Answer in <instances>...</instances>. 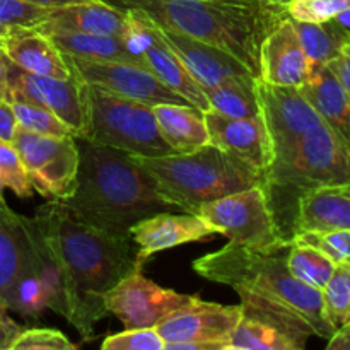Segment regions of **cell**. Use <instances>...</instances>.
I'll use <instances>...</instances> for the list:
<instances>
[{"label": "cell", "instance_id": "obj_25", "mask_svg": "<svg viewBox=\"0 0 350 350\" xmlns=\"http://www.w3.org/2000/svg\"><path fill=\"white\" fill-rule=\"evenodd\" d=\"M325 229L350 231V181L318 188L301 198L296 217V234L301 231Z\"/></svg>", "mask_w": 350, "mask_h": 350}, {"label": "cell", "instance_id": "obj_14", "mask_svg": "<svg viewBox=\"0 0 350 350\" xmlns=\"http://www.w3.org/2000/svg\"><path fill=\"white\" fill-rule=\"evenodd\" d=\"M129 16L130 31L125 41L142 58L144 67L149 68L163 84L183 96L193 108L200 109L202 113L211 111L204 88L195 81L183 62L171 51L161 36L159 27L137 12H129Z\"/></svg>", "mask_w": 350, "mask_h": 350}, {"label": "cell", "instance_id": "obj_50", "mask_svg": "<svg viewBox=\"0 0 350 350\" xmlns=\"http://www.w3.org/2000/svg\"><path fill=\"white\" fill-rule=\"evenodd\" d=\"M0 208H2V211H7V208H10L9 205H7L5 198H0Z\"/></svg>", "mask_w": 350, "mask_h": 350}, {"label": "cell", "instance_id": "obj_16", "mask_svg": "<svg viewBox=\"0 0 350 350\" xmlns=\"http://www.w3.org/2000/svg\"><path fill=\"white\" fill-rule=\"evenodd\" d=\"M311 64L291 17L284 16L260 44L258 79L270 85L301 88L310 79Z\"/></svg>", "mask_w": 350, "mask_h": 350}, {"label": "cell", "instance_id": "obj_40", "mask_svg": "<svg viewBox=\"0 0 350 350\" xmlns=\"http://www.w3.org/2000/svg\"><path fill=\"white\" fill-rule=\"evenodd\" d=\"M16 133L17 122L12 105L7 101H0V140L7 144H12Z\"/></svg>", "mask_w": 350, "mask_h": 350}, {"label": "cell", "instance_id": "obj_1", "mask_svg": "<svg viewBox=\"0 0 350 350\" xmlns=\"http://www.w3.org/2000/svg\"><path fill=\"white\" fill-rule=\"evenodd\" d=\"M31 219L62 269L64 318L84 340H92L96 323L108 314L106 294L142 269L137 245L130 234H113L77 221L58 200L38 208Z\"/></svg>", "mask_w": 350, "mask_h": 350}, {"label": "cell", "instance_id": "obj_31", "mask_svg": "<svg viewBox=\"0 0 350 350\" xmlns=\"http://www.w3.org/2000/svg\"><path fill=\"white\" fill-rule=\"evenodd\" d=\"M321 296L325 318L335 330L350 323V265L335 267Z\"/></svg>", "mask_w": 350, "mask_h": 350}, {"label": "cell", "instance_id": "obj_20", "mask_svg": "<svg viewBox=\"0 0 350 350\" xmlns=\"http://www.w3.org/2000/svg\"><path fill=\"white\" fill-rule=\"evenodd\" d=\"M159 33L171 51L183 62L188 72L204 89L224 84L238 77H256L238 58L221 48L161 27Z\"/></svg>", "mask_w": 350, "mask_h": 350}, {"label": "cell", "instance_id": "obj_23", "mask_svg": "<svg viewBox=\"0 0 350 350\" xmlns=\"http://www.w3.org/2000/svg\"><path fill=\"white\" fill-rule=\"evenodd\" d=\"M0 50L10 64L29 74L57 79H67L72 75L64 53L50 38L34 29H24L5 38L0 43Z\"/></svg>", "mask_w": 350, "mask_h": 350}, {"label": "cell", "instance_id": "obj_28", "mask_svg": "<svg viewBox=\"0 0 350 350\" xmlns=\"http://www.w3.org/2000/svg\"><path fill=\"white\" fill-rule=\"evenodd\" d=\"M255 82L256 77H238L214 88H205L211 111L229 118L262 116Z\"/></svg>", "mask_w": 350, "mask_h": 350}, {"label": "cell", "instance_id": "obj_39", "mask_svg": "<svg viewBox=\"0 0 350 350\" xmlns=\"http://www.w3.org/2000/svg\"><path fill=\"white\" fill-rule=\"evenodd\" d=\"M24 328L10 318L9 308L0 299V350H9Z\"/></svg>", "mask_w": 350, "mask_h": 350}, {"label": "cell", "instance_id": "obj_3", "mask_svg": "<svg viewBox=\"0 0 350 350\" xmlns=\"http://www.w3.org/2000/svg\"><path fill=\"white\" fill-rule=\"evenodd\" d=\"M137 12L157 27L212 44L238 58L258 77L260 44L286 16L284 5L260 0H101Z\"/></svg>", "mask_w": 350, "mask_h": 350}, {"label": "cell", "instance_id": "obj_21", "mask_svg": "<svg viewBox=\"0 0 350 350\" xmlns=\"http://www.w3.org/2000/svg\"><path fill=\"white\" fill-rule=\"evenodd\" d=\"M64 29L77 33L103 34L126 40L130 31V16L125 10H120L101 0L72 3V5L51 9L46 23L34 31Z\"/></svg>", "mask_w": 350, "mask_h": 350}, {"label": "cell", "instance_id": "obj_10", "mask_svg": "<svg viewBox=\"0 0 350 350\" xmlns=\"http://www.w3.org/2000/svg\"><path fill=\"white\" fill-rule=\"evenodd\" d=\"M31 103L43 106L58 116L74 137L88 133V99L85 84L72 72L70 77L57 79L29 74L9 65V103Z\"/></svg>", "mask_w": 350, "mask_h": 350}, {"label": "cell", "instance_id": "obj_33", "mask_svg": "<svg viewBox=\"0 0 350 350\" xmlns=\"http://www.w3.org/2000/svg\"><path fill=\"white\" fill-rule=\"evenodd\" d=\"M306 245L323 253L335 265H350V231L325 229V231H301L294 245Z\"/></svg>", "mask_w": 350, "mask_h": 350}, {"label": "cell", "instance_id": "obj_36", "mask_svg": "<svg viewBox=\"0 0 350 350\" xmlns=\"http://www.w3.org/2000/svg\"><path fill=\"white\" fill-rule=\"evenodd\" d=\"M350 9V0H287L284 10L293 21L321 24L328 23Z\"/></svg>", "mask_w": 350, "mask_h": 350}, {"label": "cell", "instance_id": "obj_43", "mask_svg": "<svg viewBox=\"0 0 350 350\" xmlns=\"http://www.w3.org/2000/svg\"><path fill=\"white\" fill-rule=\"evenodd\" d=\"M9 58L0 50V101L9 103Z\"/></svg>", "mask_w": 350, "mask_h": 350}, {"label": "cell", "instance_id": "obj_47", "mask_svg": "<svg viewBox=\"0 0 350 350\" xmlns=\"http://www.w3.org/2000/svg\"><path fill=\"white\" fill-rule=\"evenodd\" d=\"M19 31H24V29H10V27H5V26H2V24H0V43H2L5 38H9V36H12V34L19 33Z\"/></svg>", "mask_w": 350, "mask_h": 350}, {"label": "cell", "instance_id": "obj_15", "mask_svg": "<svg viewBox=\"0 0 350 350\" xmlns=\"http://www.w3.org/2000/svg\"><path fill=\"white\" fill-rule=\"evenodd\" d=\"M241 320V304L224 306L195 297L190 304L167 314L156 327L166 344H224Z\"/></svg>", "mask_w": 350, "mask_h": 350}, {"label": "cell", "instance_id": "obj_4", "mask_svg": "<svg viewBox=\"0 0 350 350\" xmlns=\"http://www.w3.org/2000/svg\"><path fill=\"white\" fill-rule=\"evenodd\" d=\"M193 270L204 279L231 287L241 304L304 323L320 338L328 340L335 334L325 318L321 291L297 280L286 256L279 253H260L228 243L195 260Z\"/></svg>", "mask_w": 350, "mask_h": 350}, {"label": "cell", "instance_id": "obj_32", "mask_svg": "<svg viewBox=\"0 0 350 350\" xmlns=\"http://www.w3.org/2000/svg\"><path fill=\"white\" fill-rule=\"evenodd\" d=\"M16 115L17 129L27 133H36L44 137H67L74 135L72 130L58 118L55 113L43 106L31 105V103H10Z\"/></svg>", "mask_w": 350, "mask_h": 350}, {"label": "cell", "instance_id": "obj_42", "mask_svg": "<svg viewBox=\"0 0 350 350\" xmlns=\"http://www.w3.org/2000/svg\"><path fill=\"white\" fill-rule=\"evenodd\" d=\"M325 350H350V323L335 330Z\"/></svg>", "mask_w": 350, "mask_h": 350}, {"label": "cell", "instance_id": "obj_19", "mask_svg": "<svg viewBox=\"0 0 350 350\" xmlns=\"http://www.w3.org/2000/svg\"><path fill=\"white\" fill-rule=\"evenodd\" d=\"M204 120L212 146L239 157L265 176L270 164V140L262 116L229 118L205 111Z\"/></svg>", "mask_w": 350, "mask_h": 350}, {"label": "cell", "instance_id": "obj_34", "mask_svg": "<svg viewBox=\"0 0 350 350\" xmlns=\"http://www.w3.org/2000/svg\"><path fill=\"white\" fill-rule=\"evenodd\" d=\"M5 188L21 198H29L34 191L26 170L21 163L19 154L16 152L12 144L0 140V198H3Z\"/></svg>", "mask_w": 350, "mask_h": 350}, {"label": "cell", "instance_id": "obj_44", "mask_svg": "<svg viewBox=\"0 0 350 350\" xmlns=\"http://www.w3.org/2000/svg\"><path fill=\"white\" fill-rule=\"evenodd\" d=\"M224 344H166L164 350H222Z\"/></svg>", "mask_w": 350, "mask_h": 350}, {"label": "cell", "instance_id": "obj_6", "mask_svg": "<svg viewBox=\"0 0 350 350\" xmlns=\"http://www.w3.org/2000/svg\"><path fill=\"white\" fill-rule=\"evenodd\" d=\"M154 178L159 193L181 212L197 214L202 205L263 187V174L239 157L207 144L188 154L135 157Z\"/></svg>", "mask_w": 350, "mask_h": 350}, {"label": "cell", "instance_id": "obj_48", "mask_svg": "<svg viewBox=\"0 0 350 350\" xmlns=\"http://www.w3.org/2000/svg\"><path fill=\"white\" fill-rule=\"evenodd\" d=\"M260 2H263V3H272V5H284V3H286L287 0H260Z\"/></svg>", "mask_w": 350, "mask_h": 350}, {"label": "cell", "instance_id": "obj_30", "mask_svg": "<svg viewBox=\"0 0 350 350\" xmlns=\"http://www.w3.org/2000/svg\"><path fill=\"white\" fill-rule=\"evenodd\" d=\"M286 262L291 273L297 280L318 291H323V287L327 286L332 273H334L335 267H337L318 250L306 245H297V243L289 248Z\"/></svg>", "mask_w": 350, "mask_h": 350}, {"label": "cell", "instance_id": "obj_24", "mask_svg": "<svg viewBox=\"0 0 350 350\" xmlns=\"http://www.w3.org/2000/svg\"><path fill=\"white\" fill-rule=\"evenodd\" d=\"M299 89L314 111L350 144V96L328 65H311L310 79Z\"/></svg>", "mask_w": 350, "mask_h": 350}, {"label": "cell", "instance_id": "obj_8", "mask_svg": "<svg viewBox=\"0 0 350 350\" xmlns=\"http://www.w3.org/2000/svg\"><path fill=\"white\" fill-rule=\"evenodd\" d=\"M198 215L229 243L260 253L289 250L280 236L262 187H253L202 205Z\"/></svg>", "mask_w": 350, "mask_h": 350}, {"label": "cell", "instance_id": "obj_9", "mask_svg": "<svg viewBox=\"0 0 350 350\" xmlns=\"http://www.w3.org/2000/svg\"><path fill=\"white\" fill-rule=\"evenodd\" d=\"M12 147L34 191L48 200H65L74 193L79 147L74 135L44 137L17 129Z\"/></svg>", "mask_w": 350, "mask_h": 350}, {"label": "cell", "instance_id": "obj_49", "mask_svg": "<svg viewBox=\"0 0 350 350\" xmlns=\"http://www.w3.org/2000/svg\"><path fill=\"white\" fill-rule=\"evenodd\" d=\"M222 350H250V349L239 347V345H234V344H228V345H224V347H222Z\"/></svg>", "mask_w": 350, "mask_h": 350}, {"label": "cell", "instance_id": "obj_13", "mask_svg": "<svg viewBox=\"0 0 350 350\" xmlns=\"http://www.w3.org/2000/svg\"><path fill=\"white\" fill-rule=\"evenodd\" d=\"M195 297L164 289L144 277L142 269H137L106 294L105 304L108 314L116 317L123 327L132 330L156 328L167 314L190 304Z\"/></svg>", "mask_w": 350, "mask_h": 350}, {"label": "cell", "instance_id": "obj_12", "mask_svg": "<svg viewBox=\"0 0 350 350\" xmlns=\"http://www.w3.org/2000/svg\"><path fill=\"white\" fill-rule=\"evenodd\" d=\"M255 84L270 140V164H273L282 159L301 137L325 120L314 111L297 88L270 85L258 77Z\"/></svg>", "mask_w": 350, "mask_h": 350}, {"label": "cell", "instance_id": "obj_27", "mask_svg": "<svg viewBox=\"0 0 350 350\" xmlns=\"http://www.w3.org/2000/svg\"><path fill=\"white\" fill-rule=\"evenodd\" d=\"M163 139L176 154H188L211 144L204 113L193 106H152Z\"/></svg>", "mask_w": 350, "mask_h": 350}, {"label": "cell", "instance_id": "obj_45", "mask_svg": "<svg viewBox=\"0 0 350 350\" xmlns=\"http://www.w3.org/2000/svg\"><path fill=\"white\" fill-rule=\"evenodd\" d=\"M29 2L38 3V5L48 7V9H58V7L72 5V3H81L88 2V0H29Z\"/></svg>", "mask_w": 350, "mask_h": 350}, {"label": "cell", "instance_id": "obj_7", "mask_svg": "<svg viewBox=\"0 0 350 350\" xmlns=\"http://www.w3.org/2000/svg\"><path fill=\"white\" fill-rule=\"evenodd\" d=\"M88 133L84 139L133 157L176 154L163 139L152 106L85 84Z\"/></svg>", "mask_w": 350, "mask_h": 350}, {"label": "cell", "instance_id": "obj_5", "mask_svg": "<svg viewBox=\"0 0 350 350\" xmlns=\"http://www.w3.org/2000/svg\"><path fill=\"white\" fill-rule=\"evenodd\" d=\"M350 181V144L327 122L301 137L289 152L267 170L263 193L280 236L294 245L301 198L318 188Z\"/></svg>", "mask_w": 350, "mask_h": 350}, {"label": "cell", "instance_id": "obj_41", "mask_svg": "<svg viewBox=\"0 0 350 350\" xmlns=\"http://www.w3.org/2000/svg\"><path fill=\"white\" fill-rule=\"evenodd\" d=\"M330 67V70L337 75L338 81L342 82V85L345 88V91L350 96V43L342 50V53L337 58L327 64Z\"/></svg>", "mask_w": 350, "mask_h": 350}, {"label": "cell", "instance_id": "obj_37", "mask_svg": "<svg viewBox=\"0 0 350 350\" xmlns=\"http://www.w3.org/2000/svg\"><path fill=\"white\" fill-rule=\"evenodd\" d=\"M164 345L166 342L156 328H125V332L106 337L101 350H164Z\"/></svg>", "mask_w": 350, "mask_h": 350}, {"label": "cell", "instance_id": "obj_17", "mask_svg": "<svg viewBox=\"0 0 350 350\" xmlns=\"http://www.w3.org/2000/svg\"><path fill=\"white\" fill-rule=\"evenodd\" d=\"M217 232L200 215L188 212H161L142 219L130 228L137 245V262L144 265L149 256L187 243L205 241Z\"/></svg>", "mask_w": 350, "mask_h": 350}, {"label": "cell", "instance_id": "obj_26", "mask_svg": "<svg viewBox=\"0 0 350 350\" xmlns=\"http://www.w3.org/2000/svg\"><path fill=\"white\" fill-rule=\"evenodd\" d=\"M38 33L50 38L55 46L67 57L92 62H120V64L144 65L142 58L122 38L64 29H44L38 31Z\"/></svg>", "mask_w": 350, "mask_h": 350}, {"label": "cell", "instance_id": "obj_2", "mask_svg": "<svg viewBox=\"0 0 350 350\" xmlns=\"http://www.w3.org/2000/svg\"><path fill=\"white\" fill-rule=\"evenodd\" d=\"M75 140L79 170L74 193L58 200L72 217L113 234H130V228L142 219L181 212L159 193L135 157L81 137Z\"/></svg>", "mask_w": 350, "mask_h": 350}, {"label": "cell", "instance_id": "obj_35", "mask_svg": "<svg viewBox=\"0 0 350 350\" xmlns=\"http://www.w3.org/2000/svg\"><path fill=\"white\" fill-rule=\"evenodd\" d=\"M50 12L29 0H0V24L10 29H36L46 23Z\"/></svg>", "mask_w": 350, "mask_h": 350}, {"label": "cell", "instance_id": "obj_11", "mask_svg": "<svg viewBox=\"0 0 350 350\" xmlns=\"http://www.w3.org/2000/svg\"><path fill=\"white\" fill-rule=\"evenodd\" d=\"M64 57L70 70L88 85H94V88L103 89L106 92L133 99V101L146 103L149 106H191L183 96L163 84L144 65L82 60V58L67 57V55H64Z\"/></svg>", "mask_w": 350, "mask_h": 350}, {"label": "cell", "instance_id": "obj_22", "mask_svg": "<svg viewBox=\"0 0 350 350\" xmlns=\"http://www.w3.org/2000/svg\"><path fill=\"white\" fill-rule=\"evenodd\" d=\"M33 272V246L24 215L0 208V299L9 308L23 275Z\"/></svg>", "mask_w": 350, "mask_h": 350}, {"label": "cell", "instance_id": "obj_38", "mask_svg": "<svg viewBox=\"0 0 350 350\" xmlns=\"http://www.w3.org/2000/svg\"><path fill=\"white\" fill-rule=\"evenodd\" d=\"M9 350H77V345L55 328H24Z\"/></svg>", "mask_w": 350, "mask_h": 350}, {"label": "cell", "instance_id": "obj_18", "mask_svg": "<svg viewBox=\"0 0 350 350\" xmlns=\"http://www.w3.org/2000/svg\"><path fill=\"white\" fill-rule=\"evenodd\" d=\"M311 335L304 323L241 304V320L229 344L250 350H306Z\"/></svg>", "mask_w": 350, "mask_h": 350}, {"label": "cell", "instance_id": "obj_29", "mask_svg": "<svg viewBox=\"0 0 350 350\" xmlns=\"http://www.w3.org/2000/svg\"><path fill=\"white\" fill-rule=\"evenodd\" d=\"M293 26L311 65L330 64L350 43L349 34L344 33L334 21L321 24L293 21Z\"/></svg>", "mask_w": 350, "mask_h": 350}, {"label": "cell", "instance_id": "obj_46", "mask_svg": "<svg viewBox=\"0 0 350 350\" xmlns=\"http://www.w3.org/2000/svg\"><path fill=\"white\" fill-rule=\"evenodd\" d=\"M332 21H334V23L337 24V26L340 27L344 33H347L350 36V9L344 10V12H340L337 17H334Z\"/></svg>", "mask_w": 350, "mask_h": 350}]
</instances>
